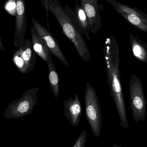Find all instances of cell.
Masks as SVG:
<instances>
[{
    "instance_id": "3957f363",
    "label": "cell",
    "mask_w": 147,
    "mask_h": 147,
    "mask_svg": "<svg viewBox=\"0 0 147 147\" xmlns=\"http://www.w3.org/2000/svg\"><path fill=\"white\" fill-rule=\"evenodd\" d=\"M85 114L93 134L99 137L101 134L102 116L98 96L94 87L89 81L85 85Z\"/></svg>"
},
{
    "instance_id": "5b68a950",
    "label": "cell",
    "mask_w": 147,
    "mask_h": 147,
    "mask_svg": "<svg viewBox=\"0 0 147 147\" xmlns=\"http://www.w3.org/2000/svg\"><path fill=\"white\" fill-rule=\"evenodd\" d=\"M130 105L134 120L138 122L145 121L147 116V103L140 78L132 74L129 80Z\"/></svg>"
},
{
    "instance_id": "5bb4252c",
    "label": "cell",
    "mask_w": 147,
    "mask_h": 147,
    "mask_svg": "<svg viewBox=\"0 0 147 147\" xmlns=\"http://www.w3.org/2000/svg\"><path fill=\"white\" fill-rule=\"evenodd\" d=\"M75 12L77 22L82 33L85 35L88 40H91V39L90 37L91 27L85 11L81 6H79L78 4H77L75 7Z\"/></svg>"
},
{
    "instance_id": "7a4b0ae2",
    "label": "cell",
    "mask_w": 147,
    "mask_h": 147,
    "mask_svg": "<svg viewBox=\"0 0 147 147\" xmlns=\"http://www.w3.org/2000/svg\"><path fill=\"white\" fill-rule=\"evenodd\" d=\"M48 7L61 26L63 33L74 45L79 57L85 62H89L91 54L79 26L66 13L57 0H48Z\"/></svg>"
},
{
    "instance_id": "9c48e42d",
    "label": "cell",
    "mask_w": 147,
    "mask_h": 147,
    "mask_svg": "<svg viewBox=\"0 0 147 147\" xmlns=\"http://www.w3.org/2000/svg\"><path fill=\"white\" fill-rule=\"evenodd\" d=\"M81 7L85 11L91 27V32L96 34L102 27L100 9L103 7L99 0H81Z\"/></svg>"
},
{
    "instance_id": "ac0fdd59",
    "label": "cell",
    "mask_w": 147,
    "mask_h": 147,
    "mask_svg": "<svg viewBox=\"0 0 147 147\" xmlns=\"http://www.w3.org/2000/svg\"><path fill=\"white\" fill-rule=\"evenodd\" d=\"M5 9L10 14L13 16L16 15V0H9L5 5Z\"/></svg>"
},
{
    "instance_id": "7c38bea8",
    "label": "cell",
    "mask_w": 147,
    "mask_h": 147,
    "mask_svg": "<svg viewBox=\"0 0 147 147\" xmlns=\"http://www.w3.org/2000/svg\"><path fill=\"white\" fill-rule=\"evenodd\" d=\"M129 41L132 53L137 60L147 63V45L138 37L130 34Z\"/></svg>"
},
{
    "instance_id": "9a60e30c",
    "label": "cell",
    "mask_w": 147,
    "mask_h": 147,
    "mask_svg": "<svg viewBox=\"0 0 147 147\" xmlns=\"http://www.w3.org/2000/svg\"><path fill=\"white\" fill-rule=\"evenodd\" d=\"M48 69V81L51 91L54 93L55 98L58 96L60 88L59 75L52 60L47 63Z\"/></svg>"
},
{
    "instance_id": "277c9868",
    "label": "cell",
    "mask_w": 147,
    "mask_h": 147,
    "mask_svg": "<svg viewBox=\"0 0 147 147\" xmlns=\"http://www.w3.org/2000/svg\"><path fill=\"white\" fill-rule=\"evenodd\" d=\"M39 90L38 87L29 89L19 99L12 101L4 110L3 116L7 119H16L32 114L37 104Z\"/></svg>"
},
{
    "instance_id": "ba28073f",
    "label": "cell",
    "mask_w": 147,
    "mask_h": 147,
    "mask_svg": "<svg viewBox=\"0 0 147 147\" xmlns=\"http://www.w3.org/2000/svg\"><path fill=\"white\" fill-rule=\"evenodd\" d=\"M16 13L15 30L14 38L15 47H19L25 41L27 30L25 0H16Z\"/></svg>"
},
{
    "instance_id": "ffe728a7",
    "label": "cell",
    "mask_w": 147,
    "mask_h": 147,
    "mask_svg": "<svg viewBox=\"0 0 147 147\" xmlns=\"http://www.w3.org/2000/svg\"><path fill=\"white\" fill-rule=\"evenodd\" d=\"M113 147H122L121 146H120V145H117V144H114L113 145Z\"/></svg>"
},
{
    "instance_id": "8fae6325",
    "label": "cell",
    "mask_w": 147,
    "mask_h": 147,
    "mask_svg": "<svg viewBox=\"0 0 147 147\" xmlns=\"http://www.w3.org/2000/svg\"><path fill=\"white\" fill-rule=\"evenodd\" d=\"M30 31L31 41L35 53L47 63L49 58L51 57V52L33 26L31 28Z\"/></svg>"
},
{
    "instance_id": "30bf717a",
    "label": "cell",
    "mask_w": 147,
    "mask_h": 147,
    "mask_svg": "<svg viewBox=\"0 0 147 147\" xmlns=\"http://www.w3.org/2000/svg\"><path fill=\"white\" fill-rule=\"evenodd\" d=\"M64 109V115L73 127H77L82 114V106L78 94L74 98H70L63 103Z\"/></svg>"
},
{
    "instance_id": "6da1fadb",
    "label": "cell",
    "mask_w": 147,
    "mask_h": 147,
    "mask_svg": "<svg viewBox=\"0 0 147 147\" xmlns=\"http://www.w3.org/2000/svg\"><path fill=\"white\" fill-rule=\"evenodd\" d=\"M103 52L110 94L118 112L120 124L127 129L128 127V122L121 82L120 51L114 36H110L105 40Z\"/></svg>"
},
{
    "instance_id": "e0dca14e",
    "label": "cell",
    "mask_w": 147,
    "mask_h": 147,
    "mask_svg": "<svg viewBox=\"0 0 147 147\" xmlns=\"http://www.w3.org/2000/svg\"><path fill=\"white\" fill-rule=\"evenodd\" d=\"M87 136V130L85 129L80 134L72 147H85Z\"/></svg>"
},
{
    "instance_id": "d6986e66",
    "label": "cell",
    "mask_w": 147,
    "mask_h": 147,
    "mask_svg": "<svg viewBox=\"0 0 147 147\" xmlns=\"http://www.w3.org/2000/svg\"><path fill=\"white\" fill-rule=\"evenodd\" d=\"M0 49L2 51H3V52H5L3 47V46L2 43L1 38H0Z\"/></svg>"
},
{
    "instance_id": "8992f818",
    "label": "cell",
    "mask_w": 147,
    "mask_h": 147,
    "mask_svg": "<svg viewBox=\"0 0 147 147\" xmlns=\"http://www.w3.org/2000/svg\"><path fill=\"white\" fill-rule=\"evenodd\" d=\"M129 24L147 33V13L135 7L116 0H105Z\"/></svg>"
},
{
    "instance_id": "2e32d148",
    "label": "cell",
    "mask_w": 147,
    "mask_h": 147,
    "mask_svg": "<svg viewBox=\"0 0 147 147\" xmlns=\"http://www.w3.org/2000/svg\"><path fill=\"white\" fill-rule=\"evenodd\" d=\"M12 62L16 66L17 69L21 73L25 74L27 73L28 72L32 71L29 65L22 59L20 51L19 48L18 50L15 52L13 56Z\"/></svg>"
},
{
    "instance_id": "4fadbf2b",
    "label": "cell",
    "mask_w": 147,
    "mask_h": 147,
    "mask_svg": "<svg viewBox=\"0 0 147 147\" xmlns=\"http://www.w3.org/2000/svg\"><path fill=\"white\" fill-rule=\"evenodd\" d=\"M18 48L20 51L22 59L33 71L36 62V53L34 50L31 40L26 39L23 44L20 45Z\"/></svg>"
},
{
    "instance_id": "52a82bcc",
    "label": "cell",
    "mask_w": 147,
    "mask_h": 147,
    "mask_svg": "<svg viewBox=\"0 0 147 147\" xmlns=\"http://www.w3.org/2000/svg\"><path fill=\"white\" fill-rule=\"evenodd\" d=\"M31 19L33 26L45 41L51 53L58 59L59 60L65 65L69 66L68 62L53 35L46 28L41 26L32 15L31 16Z\"/></svg>"
}]
</instances>
